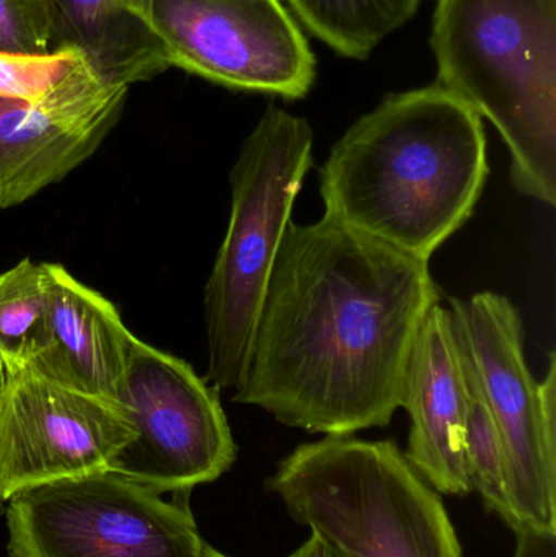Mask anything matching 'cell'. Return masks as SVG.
<instances>
[{
    "label": "cell",
    "mask_w": 556,
    "mask_h": 557,
    "mask_svg": "<svg viewBox=\"0 0 556 557\" xmlns=\"http://www.w3.org/2000/svg\"><path fill=\"white\" fill-rule=\"evenodd\" d=\"M447 310L467 382L502 442L519 529L556 533V354L551 350L545 379L535 382L521 314L505 295L453 298Z\"/></svg>",
    "instance_id": "cell-6"
},
{
    "label": "cell",
    "mask_w": 556,
    "mask_h": 557,
    "mask_svg": "<svg viewBox=\"0 0 556 557\" xmlns=\"http://www.w3.org/2000/svg\"><path fill=\"white\" fill-rule=\"evenodd\" d=\"M312 163L309 121L270 107L232 166L227 232L205 288L206 380L218 389H235L244 379L291 212Z\"/></svg>",
    "instance_id": "cell-5"
},
{
    "label": "cell",
    "mask_w": 556,
    "mask_h": 557,
    "mask_svg": "<svg viewBox=\"0 0 556 557\" xmlns=\"http://www.w3.org/2000/svg\"><path fill=\"white\" fill-rule=\"evenodd\" d=\"M267 487L343 557H466L441 494L394 441L325 435L283 458Z\"/></svg>",
    "instance_id": "cell-4"
},
{
    "label": "cell",
    "mask_w": 556,
    "mask_h": 557,
    "mask_svg": "<svg viewBox=\"0 0 556 557\" xmlns=\"http://www.w3.org/2000/svg\"><path fill=\"white\" fill-rule=\"evenodd\" d=\"M516 549L512 557H556V533L532 529L516 530Z\"/></svg>",
    "instance_id": "cell-20"
},
{
    "label": "cell",
    "mask_w": 556,
    "mask_h": 557,
    "mask_svg": "<svg viewBox=\"0 0 556 557\" xmlns=\"http://www.w3.org/2000/svg\"><path fill=\"white\" fill-rule=\"evenodd\" d=\"M127 91L88 64L45 100L0 98V209L35 198L90 159L120 121Z\"/></svg>",
    "instance_id": "cell-11"
},
{
    "label": "cell",
    "mask_w": 556,
    "mask_h": 557,
    "mask_svg": "<svg viewBox=\"0 0 556 557\" xmlns=\"http://www.w3.org/2000/svg\"><path fill=\"white\" fill-rule=\"evenodd\" d=\"M300 25L336 54L366 61L417 15L420 0H287Z\"/></svg>",
    "instance_id": "cell-15"
},
{
    "label": "cell",
    "mask_w": 556,
    "mask_h": 557,
    "mask_svg": "<svg viewBox=\"0 0 556 557\" xmlns=\"http://www.w3.org/2000/svg\"><path fill=\"white\" fill-rule=\"evenodd\" d=\"M116 399L136 437L108 471L159 494H189L235 463L237 444L219 389L186 360L134 336Z\"/></svg>",
    "instance_id": "cell-8"
},
{
    "label": "cell",
    "mask_w": 556,
    "mask_h": 557,
    "mask_svg": "<svg viewBox=\"0 0 556 557\" xmlns=\"http://www.w3.org/2000/svg\"><path fill=\"white\" fill-rule=\"evenodd\" d=\"M2 380H3V367H2V363H0V386H2Z\"/></svg>",
    "instance_id": "cell-22"
},
{
    "label": "cell",
    "mask_w": 556,
    "mask_h": 557,
    "mask_svg": "<svg viewBox=\"0 0 556 557\" xmlns=\"http://www.w3.org/2000/svg\"><path fill=\"white\" fill-rule=\"evenodd\" d=\"M189 494L162 499L113 471L29 487L10 497V557H228L196 525Z\"/></svg>",
    "instance_id": "cell-7"
},
{
    "label": "cell",
    "mask_w": 556,
    "mask_h": 557,
    "mask_svg": "<svg viewBox=\"0 0 556 557\" xmlns=\"http://www.w3.org/2000/svg\"><path fill=\"white\" fill-rule=\"evenodd\" d=\"M440 301L430 261L326 215L291 222L234 401L312 434L387 428L415 339Z\"/></svg>",
    "instance_id": "cell-1"
},
{
    "label": "cell",
    "mask_w": 556,
    "mask_h": 557,
    "mask_svg": "<svg viewBox=\"0 0 556 557\" xmlns=\"http://www.w3.org/2000/svg\"><path fill=\"white\" fill-rule=\"evenodd\" d=\"M136 437L118 399L72 382L33 356L3 367L0 497L110 470Z\"/></svg>",
    "instance_id": "cell-9"
},
{
    "label": "cell",
    "mask_w": 556,
    "mask_h": 557,
    "mask_svg": "<svg viewBox=\"0 0 556 557\" xmlns=\"http://www.w3.org/2000/svg\"><path fill=\"white\" fill-rule=\"evenodd\" d=\"M490 175L483 117L440 84L391 94L320 169L326 218L418 260L472 218Z\"/></svg>",
    "instance_id": "cell-2"
},
{
    "label": "cell",
    "mask_w": 556,
    "mask_h": 557,
    "mask_svg": "<svg viewBox=\"0 0 556 557\" xmlns=\"http://www.w3.org/2000/svg\"><path fill=\"white\" fill-rule=\"evenodd\" d=\"M0 503H3L2 497H0Z\"/></svg>",
    "instance_id": "cell-23"
},
{
    "label": "cell",
    "mask_w": 556,
    "mask_h": 557,
    "mask_svg": "<svg viewBox=\"0 0 556 557\" xmlns=\"http://www.w3.org/2000/svg\"><path fill=\"white\" fill-rule=\"evenodd\" d=\"M46 366L98 395L116 399L134 334L107 297L49 263Z\"/></svg>",
    "instance_id": "cell-13"
},
{
    "label": "cell",
    "mask_w": 556,
    "mask_h": 557,
    "mask_svg": "<svg viewBox=\"0 0 556 557\" xmlns=\"http://www.w3.org/2000/svg\"><path fill=\"white\" fill-rule=\"evenodd\" d=\"M170 67L235 91L300 100L317 59L281 0H153Z\"/></svg>",
    "instance_id": "cell-10"
},
{
    "label": "cell",
    "mask_w": 556,
    "mask_h": 557,
    "mask_svg": "<svg viewBox=\"0 0 556 557\" xmlns=\"http://www.w3.org/2000/svg\"><path fill=\"white\" fill-rule=\"evenodd\" d=\"M49 263L23 258L0 273V363L22 362L45 349Z\"/></svg>",
    "instance_id": "cell-16"
},
{
    "label": "cell",
    "mask_w": 556,
    "mask_h": 557,
    "mask_svg": "<svg viewBox=\"0 0 556 557\" xmlns=\"http://www.w3.org/2000/svg\"><path fill=\"white\" fill-rule=\"evenodd\" d=\"M467 406L469 388L453 321L440 301L428 311L415 339L400 408L410 416L405 458L441 496L473 491L464 457Z\"/></svg>",
    "instance_id": "cell-12"
},
{
    "label": "cell",
    "mask_w": 556,
    "mask_h": 557,
    "mask_svg": "<svg viewBox=\"0 0 556 557\" xmlns=\"http://www.w3.org/2000/svg\"><path fill=\"white\" fill-rule=\"evenodd\" d=\"M441 87L492 121L522 195L556 205V0H437Z\"/></svg>",
    "instance_id": "cell-3"
},
{
    "label": "cell",
    "mask_w": 556,
    "mask_h": 557,
    "mask_svg": "<svg viewBox=\"0 0 556 557\" xmlns=\"http://www.w3.org/2000/svg\"><path fill=\"white\" fill-rule=\"evenodd\" d=\"M287 557H343L336 553L332 546L326 545L322 539L317 535H310V539L304 543L300 548H297L293 555Z\"/></svg>",
    "instance_id": "cell-21"
},
{
    "label": "cell",
    "mask_w": 556,
    "mask_h": 557,
    "mask_svg": "<svg viewBox=\"0 0 556 557\" xmlns=\"http://www.w3.org/2000/svg\"><path fill=\"white\" fill-rule=\"evenodd\" d=\"M467 388L469 406L464 429V457L470 484L472 490L479 491L486 509L496 513L512 532H516L519 523L506 490L505 457L498 432L485 406L470 388L469 382Z\"/></svg>",
    "instance_id": "cell-17"
},
{
    "label": "cell",
    "mask_w": 556,
    "mask_h": 557,
    "mask_svg": "<svg viewBox=\"0 0 556 557\" xmlns=\"http://www.w3.org/2000/svg\"><path fill=\"white\" fill-rule=\"evenodd\" d=\"M88 64L74 48H55L46 54L0 51V98L45 100Z\"/></svg>",
    "instance_id": "cell-18"
},
{
    "label": "cell",
    "mask_w": 556,
    "mask_h": 557,
    "mask_svg": "<svg viewBox=\"0 0 556 557\" xmlns=\"http://www.w3.org/2000/svg\"><path fill=\"white\" fill-rule=\"evenodd\" d=\"M52 33L49 0H0V51L46 54Z\"/></svg>",
    "instance_id": "cell-19"
},
{
    "label": "cell",
    "mask_w": 556,
    "mask_h": 557,
    "mask_svg": "<svg viewBox=\"0 0 556 557\" xmlns=\"http://www.w3.org/2000/svg\"><path fill=\"white\" fill-rule=\"evenodd\" d=\"M153 0H49L52 49L74 48L111 84L150 81L169 71L152 18Z\"/></svg>",
    "instance_id": "cell-14"
}]
</instances>
